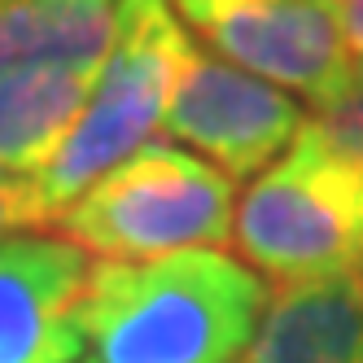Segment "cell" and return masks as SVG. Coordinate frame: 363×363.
Wrapping results in <instances>:
<instances>
[{"mask_svg": "<svg viewBox=\"0 0 363 363\" xmlns=\"http://www.w3.org/2000/svg\"><path fill=\"white\" fill-rule=\"evenodd\" d=\"M263 311V276L223 250H193L153 263L96 258L79 320L92 363H237Z\"/></svg>", "mask_w": 363, "mask_h": 363, "instance_id": "cell-1", "label": "cell"}, {"mask_svg": "<svg viewBox=\"0 0 363 363\" xmlns=\"http://www.w3.org/2000/svg\"><path fill=\"white\" fill-rule=\"evenodd\" d=\"M57 237L110 263L223 250L237 228L232 179L179 145H145L53 219Z\"/></svg>", "mask_w": 363, "mask_h": 363, "instance_id": "cell-2", "label": "cell"}, {"mask_svg": "<svg viewBox=\"0 0 363 363\" xmlns=\"http://www.w3.org/2000/svg\"><path fill=\"white\" fill-rule=\"evenodd\" d=\"M189 44L193 40L179 27L171 0H118L114 5V48L92 84L88 106L74 132L62 140L57 158L40 175H31L48 223L106 171L140 153L153 132H162L167 96Z\"/></svg>", "mask_w": 363, "mask_h": 363, "instance_id": "cell-3", "label": "cell"}, {"mask_svg": "<svg viewBox=\"0 0 363 363\" xmlns=\"http://www.w3.org/2000/svg\"><path fill=\"white\" fill-rule=\"evenodd\" d=\"M232 241L250 272L306 284L363 272V171L328 153L311 132L245 189Z\"/></svg>", "mask_w": 363, "mask_h": 363, "instance_id": "cell-4", "label": "cell"}, {"mask_svg": "<svg viewBox=\"0 0 363 363\" xmlns=\"http://www.w3.org/2000/svg\"><path fill=\"white\" fill-rule=\"evenodd\" d=\"M211 53L333 110L354 96V57L333 0H171Z\"/></svg>", "mask_w": 363, "mask_h": 363, "instance_id": "cell-5", "label": "cell"}, {"mask_svg": "<svg viewBox=\"0 0 363 363\" xmlns=\"http://www.w3.org/2000/svg\"><path fill=\"white\" fill-rule=\"evenodd\" d=\"M162 132L193 145L228 179H258L302 132V106L284 88L189 44L167 96Z\"/></svg>", "mask_w": 363, "mask_h": 363, "instance_id": "cell-6", "label": "cell"}, {"mask_svg": "<svg viewBox=\"0 0 363 363\" xmlns=\"http://www.w3.org/2000/svg\"><path fill=\"white\" fill-rule=\"evenodd\" d=\"M92 258L66 237L0 241V363H79Z\"/></svg>", "mask_w": 363, "mask_h": 363, "instance_id": "cell-7", "label": "cell"}, {"mask_svg": "<svg viewBox=\"0 0 363 363\" xmlns=\"http://www.w3.org/2000/svg\"><path fill=\"white\" fill-rule=\"evenodd\" d=\"M245 363H363V272L280 284Z\"/></svg>", "mask_w": 363, "mask_h": 363, "instance_id": "cell-8", "label": "cell"}, {"mask_svg": "<svg viewBox=\"0 0 363 363\" xmlns=\"http://www.w3.org/2000/svg\"><path fill=\"white\" fill-rule=\"evenodd\" d=\"M96 74L40 66L0 79V175H40L74 132Z\"/></svg>", "mask_w": 363, "mask_h": 363, "instance_id": "cell-9", "label": "cell"}, {"mask_svg": "<svg viewBox=\"0 0 363 363\" xmlns=\"http://www.w3.org/2000/svg\"><path fill=\"white\" fill-rule=\"evenodd\" d=\"M114 48V9L88 0H0V79L40 66L101 74Z\"/></svg>", "mask_w": 363, "mask_h": 363, "instance_id": "cell-10", "label": "cell"}, {"mask_svg": "<svg viewBox=\"0 0 363 363\" xmlns=\"http://www.w3.org/2000/svg\"><path fill=\"white\" fill-rule=\"evenodd\" d=\"M302 132H311L328 153H337V158H346L350 167L363 171V96H350L333 110L302 118Z\"/></svg>", "mask_w": 363, "mask_h": 363, "instance_id": "cell-11", "label": "cell"}, {"mask_svg": "<svg viewBox=\"0 0 363 363\" xmlns=\"http://www.w3.org/2000/svg\"><path fill=\"white\" fill-rule=\"evenodd\" d=\"M31 223H48V211L40 201V189L35 179L27 175H0V241L5 237H18L22 228Z\"/></svg>", "mask_w": 363, "mask_h": 363, "instance_id": "cell-12", "label": "cell"}, {"mask_svg": "<svg viewBox=\"0 0 363 363\" xmlns=\"http://www.w3.org/2000/svg\"><path fill=\"white\" fill-rule=\"evenodd\" d=\"M333 9H337V27H342L346 48L363 57V0H333Z\"/></svg>", "mask_w": 363, "mask_h": 363, "instance_id": "cell-13", "label": "cell"}, {"mask_svg": "<svg viewBox=\"0 0 363 363\" xmlns=\"http://www.w3.org/2000/svg\"><path fill=\"white\" fill-rule=\"evenodd\" d=\"M88 5H106V0H88Z\"/></svg>", "mask_w": 363, "mask_h": 363, "instance_id": "cell-14", "label": "cell"}]
</instances>
